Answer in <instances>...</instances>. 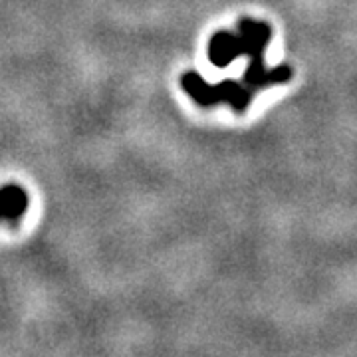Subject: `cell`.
<instances>
[{"instance_id":"cell-1","label":"cell","mask_w":357,"mask_h":357,"mask_svg":"<svg viewBox=\"0 0 357 357\" xmlns=\"http://www.w3.org/2000/svg\"><path fill=\"white\" fill-rule=\"evenodd\" d=\"M181 86L191 96L199 105H215L218 102L229 103L236 114H243L248 109L252 100V89L246 88L238 82L222 79L220 84H208L203 76L197 72H187L181 77Z\"/></svg>"},{"instance_id":"cell-2","label":"cell","mask_w":357,"mask_h":357,"mask_svg":"<svg viewBox=\"0 0 357 357\" xmlns=\"http://www.w3.org/2000/svg\"><path fill=\"white\" fill-rule=\"evenodd\" d=\"M238 36L243 42V56H248L250 62H264V52L272 38V30L266 22L243 18L238 22Z\"/></svg>"},{"instance_id":"cell-3","label":"cell","mask_w":357,"mask_h":357,"mask_svg":"<svg viewBox=\"0 0 357 357\" xmlns=\"http://www.w3.org/2000/svg\"><path fill=\"white\" fill-rule=\"evenodd\" d=\"M238 56H243V42L238 34L220 30L208 42V58L217 68H227Z\"/></svg>"},{"instance_id":"cell-4","label":"cell","mask_w":357,"mask_h":357,"mask_svg":"<svg viewBox=\"0 0 357 357\" xmlns=\"http://www.w3.org/2000/svg\"><path fill=\"white\" fill-rule=\"evenodd\" d=\"M292 76L288 66H278V68H266L264 62H250L246 72H244V86L252 91L260 88H266L270 84H282L288 82Z\"/></svg>"},{"instance_id":"cell-5","label":"cell","mask_w":357,"mask_h":357,"mask_svg":"<svg viewBox=\"0 0 357 357\" xmlns=\"http://www.w3.org/2000/svg\"><path fill=\"white\" fill-rule=\"evenodd\" d=\"M28 211V192L18 185H6L0 189V220L18 222Z\"/></svg>"}]
</instances>
